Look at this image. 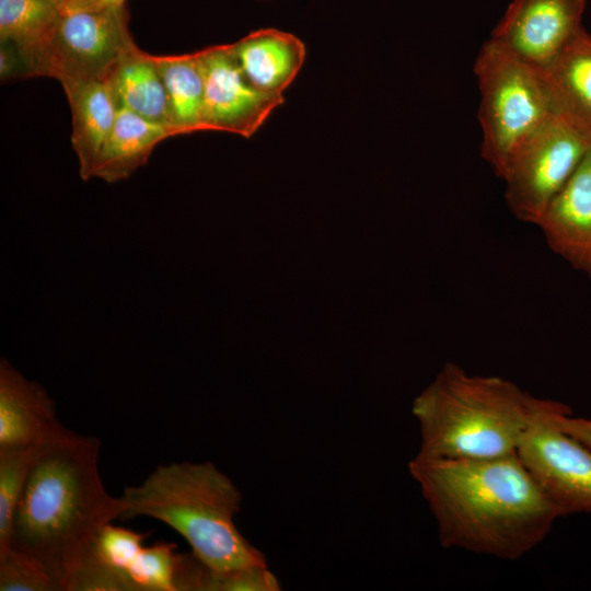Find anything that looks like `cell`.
<instances>
[{
    "label": "cell",
    "mask_w": 591,
    "mask_h": 591,
    "mask_svg": "<svg viewBox=\"0 0 591 591\" xmlns=\"http://www.w3.org/2000/svg\"><path fill=\"white\" fill-rule=\"evenodd\" d=\"M408 471L444 548L517 560L543 543L563 517L517 453L490 459L415 455Z\"/></svg>",
    "instance_id": "obj_1"
},
{
    "label": "cell",
    "mask_w": 591,
    "mask_h": 591,
    "mask_svg": "<svg viewBox=\"0 0 591 591\" xmlns=\"http://www.w3.org/2000/svg\"><path fill=\"white\" fill-rule=\"evenodd\" d=\"M100 450L97 438L71 430L43 448L12 517L8 548L37 560L59 591L102 528L125 510L104 488Z\"/></svg>",
    "instance_id": "obj_2"
},
{
    "label": "cell",
    "mask_w": 591,
    "mask_h": 591,
    "mask_svg": "<svg viewBox=\"0 0 591 591\" xmlns=\"http://www.w3.org/2000/svg\"><path fill=\"white\" fill-rule=\"evenodd\" d=\"M542 398L497 375H473L448 361L415 398L426 459H490L517 453Z\"/></svg>",
    "instance_id": "obj_3"
},
{
    "label": "cell",
    "mask_w": 591,
    "mask_h": 591,
    "mask_svg": "<svg viewBox=\"0 0 591 591\" xmlns=\"http://www.w3.org/2000/svg\"><path fill=\"white\" fill-rule=\"evenodd\" d=\"M121 499L120 519L142 515L167 524L212 569L267 565L236 528L241 491L210 462L160 465L140 485L125 488Z\"/></svg>",
    "instance_id": "obj_4"
},
{
    "label": "cell",
    "mask_w": 591,
    "mask_h": 591,
    "mask_svg": "<svg viewBox=\"0 0 591 591\" xmlns=\"http://www.w3.org/2000/svg\"><path fill=\"white\" fill-rule=\"evenodd\" d=\"M473 71L480 96L482 157L502 177L520 146L557 109L544 72L490 37Z\"/></svg>",
    "instance_id": "obj_5"
},
{
    "label": "cell",
    "mask_w": 591,
    "mask_h": 591,
    "mask_svg": "<svg viewBox=\"0 0 591 591\" xmlns=\"http://www.w3.org/2000/svg\"><path fill=\"white\" fill-rule=\"evenodd\" d=\"M590 149L591 136L559 111L554 112L520 146L501 177L512 213L537 225Z\"/></svg>",
    "instance_id": "obj_6"
},
{
    "label": "cell",
    "mask_w": 591,
    "mask_h": 591,
    "mask_svg": "<svg viewBox=\"0 0 591 591\" xmlns=\"http://www.w3.org/2000/svg\"><path fill=\"white\" fill-rule=\"evenodd\" d=\"M124 5L102 11L61 12L37 76L65 81H109L138 49Z\"/></svg>",
    "instance_id": "obj_7"
},
{
    "label": "cell",
    "mask_w": 591,
    "mask_h": 591,
    "mask_svg": "<svg viewBox=\"0 0 591 591\" xmlns=\"http://www.w3.org/2000/svg\"><path fill=\"white\" fill-rule=\"evenodd\" d=\"M567 407L542 398L517 450L534 482L563 517L591 513V451L555 420L556 414Z\"/></svg>",
    "instance_id": "obj_8"
},
{
    "label": "cell",
    "mask_w": 591,
    "mask_h": 591,
    "mask_svg": "<svg viewBox=\"0 0 591 591\" xmlns=\"http://www.w3.org/2000/svg\"><path fill=\"white\" fill-rule=\"evenodd\" d=\"M197 53L204 74L202 130L250 138L283 103L282 94L256 88L240 67L231 45L212 46Z\"/></svg>",
    "instance_id": "obj_9"
},
{
    "label": "cell",
    "mask_w": 591,
    "mask_h": 591,
    "mask_svg": "<svg viewBox=\"0 0 591 591\" xmlns=\"http://www.w3.org/2000/svg\"><path fill=\"white\" fill-rule=\"evenodd\" d=\"M587 0H512L490 38L544 71L583 28Z\"/></svg>",
    "instance_id": "obj_10"
},
{
    "label": "cell",
    "mask_w": 591,
    "mask_h": 591,
    "mask_svg": "<svg viewBox=\"0 0 591 591\" xmlns=\"http://www.w3.org/2000/svg\"><path fill=\"white\" fill-rule=\"evenodd\" d=\"M68 432L47 392L1 359L0 450L42 449Z\"/></svg>",
    "instance_id": "obj_11"
},
{
    "label": "cell",
    "mask_w": 591,
    "mask_h": 591,
    "mask_svg": "<svg viewBox=\"0 0 591 591\" xmlns=\"http://www.w3.org/2000/svg\"><path fill=\"white\" fill-rule=\"evenodd\" d=\"M537 227L554 253L591 277V149L552 199Z\"/></svg>",
    "instance_id": "obj_12"
},
{
    "label": "cell",
    "mask_w": 591,
    "mask_h": 591,
    "mask_svg": "<svg viewBox=\"0 0 591 591\" xmlns=\"http://www.w3.org/2000/svg\"><path fill=\"white\" fill-rule=\"evenodd\" d=\"M230 45L247 79L273 94H282L305 59V46L300 38L274 28L252 32Z\"/></svg>",
    "instance_id": "obj_13"
},
{
    "label": "cell",
    "mask_w": 591,
    "mask_h": 591,
    "mask_svg": "<svg viewBox=\"0 0 591 591\" xmlns=\"http://www.w3.org/2000/svg\"><path fill=\"white\" fill-rule=\"evenodd\" d=\"M61 85L71 109V142L78 155L80 176L86 181L92 177L119 104L109 81H65Z\"/></svg>",
    "instance_id": "obj_14"
},
{
    "label": "cell",
    "mask_w": 591,
    "mask_h": 591,
    "mask_svg": "<svg viewBox=\"0 0 591 591\" xmlns=\"http://www.w3.org/2000/svg\"><path fill=\"white\" fill-rule=\"evenodd\" d=\"M172 136H176L172 128L119 106L114 125L94 164L92 177L108 183L128 178L147 163L160 141Z\"/></svg>",
    "instance_id": "obj_15"
},
{
    "label": "cell",
    "mask_w": 591,
    "mask_h": 591,
    "mask_svg": "<svg viewBox=\"0 0 591 591\" xmlns=\"http://www.w3.org/2000/svg\"><path fill=\"white\" fill-rule=\"evenodd\" d=\"M543 72L556 109L591 136V35L582 28Z\"/></svg>",
    "instance_id": "obj_16"
},
{
    "label": "cell",
    "mask_w": 591,
    "mask_h": 591,
    "mask_svg": "<svg viewBox=\"0 0 591 591\" xmlns=\"http://www.w3.org/2000/svg\"><path fill=\"white\" fill-rule=\"evenodd\" d=\"M60 15L55 0H0L1 44L16 49L27 77L37 76Z\"/></svg>",
    "instance_id": "obj_17"
},
{
    "label": "cell",
    "mask_w": 591,
    "mask_h": 591,
    "mask_svg": "<svg viewBox=\"0 0 591 591\" xmlns=\"http://www.w3.org/2000/svg\"><path fill=\"white\" fill-rule=\"evenodd\" d=\"M109 82L119 106L172 128L177 136L166 90L152 55L138 48L119 65Z\"/></svg>",
    "instance_id": "obj_18"
},
{
    "label": "cell",
    "mask_w": 591,
    "mask_h": 591,
    "mask_svg": "<svg viewBox=\"0 0 591 591\" xmlns=\"http://www.w3.org/2000/svg\"><path fill=\"white\" fill-rule=\"evenodd\" d=\"M177 135L202 130L204 74L198 53L154 56Z\"/></svg>",
    "instance_id": "obj_19"
},
{
    "label": "cell",
    "mask_w": 591,
    "mask_h": 591,
    "mask_svg": "<svg viewBox=\"0 0 591 591\" xmlns=\"http://www.w3.org/2000/svg\"><path fill=\"white\" fill-rule=\"evenodd\" d=\"M197 557L172 542L143 546L129 567L130 591H192Z\"/></svg>",
    "instance_id": "obj_20"
},
{
    "label": "cell",
    "mask_w": 591,
    "mask_h": 591,
    "mask_svg": "<svg viewBox=\"0 0 591 591\" xmlns=\"http://www.w3.org/2000/svg\"><path fill=\"white\" fill-rule=\"evenodd\" d=\"M42 449L0 450V555L8 548L16 503L31 467Z\"/></svg>",
    "instance_id": "obj_21"
},
{
    "label": "cell",
    "mask_w": 591,
    "mask_h": 591,
    "mask_svg": "<svg viewBox=\"0 0 591 591\" xmlns=\"http://www.w3.org/2000/svg\"><path fill=\"white\" fill-rule=\"evenodd\" d=\"M0 591H59V588L37 560L8 548L0 555Z\"/></svg>",
    "instance_id": "obj_22"
},
{
    "label": "cell",
    "mask_w": 591,
    "mask_h": 591,
    "mask_svg": "<svg viewBox=\"0 0 591 591\" xmlns=\"http://www.w3.org/2000/svg\"><path fill=\"white\" fill-rule=\"evenodd\" d=\"M280 583L267 565L229 570L207 567L202 591H279Z\"/></svg>",
    "instance_id": "obj_23"
},
{
    "label": "cell",
    "mask_w": 591,
    "mask_h": 591,
    "mask_svg": "<svg viewBox=\"0 0 591 591\" xmlns=\"http://www.w3.org/2000/svg\"><path fill=\"white\" fill-rule=\"evenodd\" d=\"M555 420L564 431L578 439L591 451V419L571 417L570 408L567 407L556 414Z\"/></svg>",
    "instance_id": "obj_24"
},
{
    "label": "cell",
    "mask_w": 591,
    "mask_h": 591,
    "mask_svg": "<svg viewBox=\"0 0 591 591\" xmlns=\"http://www.w3.org/2000/svg\"><path fill=\"white\" fill-rule=\"evenodd\" d=\"M0 77L2 81L13 78L27 77L24 63L16 49L8 44H1Z\"/></svg>",
    "instance_id": "obj_25"
},
{
    "label": "cell",
    "mask_w": 591,
    "mask_h": 591,
    "mask_svg": "<svg viewBox=\"0 0 591 591\" xmlns=\"http://www.w3.org/2000/svg\"><path fill=\"white\" fill-rule=\"evenodd\" d=\"M125 0H66L61 5V12L70 11H102L124 5Z\"/></svg>",
    "instance_id": "obj_26"
},
{
    "label": "cell",
    "mask_w": 591,
    "mask_h": 591,
    "mask_svg": "<svg viewBox=\"0 0 591 591\" xmlns=\"http://www.w3.org/2000/svg\"><path fill=\"white\" fill-rule=\"evenodd\" d=\"M59 3V5H61L66 0H55Z\"/></svg>",
    "instance_id": "obj_27"
}]
</instances>
